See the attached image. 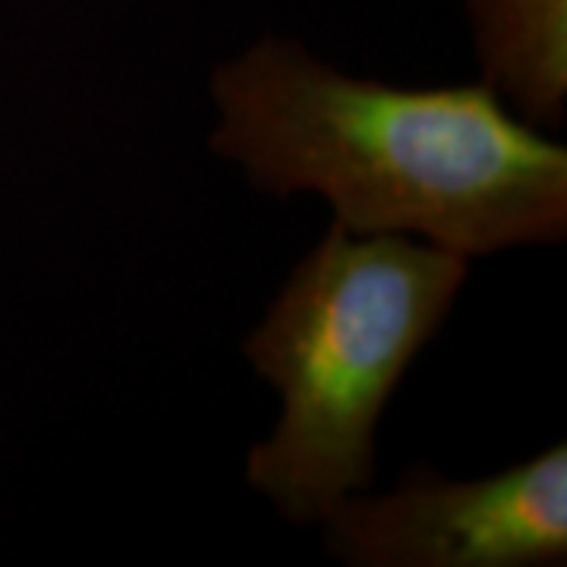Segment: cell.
<instances>
[{"instance_id": "1", "label": "cell", "mask_w": 567, "mask_h": 567, "mask_svg": "<svg viewBox=\"0 0 567 567\" xmlns=\"http://www.w3.org/2000/svg\"><path fill=\"white\" fill-rule=\"evenodd\" d=\"M212 95L215 155L271 196L319 193L353 234L416 237L464 259L565 237V145L486 80L398 89L262 39L215 70Z\"/></svg>"}, {"instance_id": "2", "label": "cell", "mask_w": 567, "mask_h": 567, "mask_svg": "<svg viewBox=\"0 0 567 567\" xmlns=\"http://www.w3.org/2000/svg\"><path fill=\"white\" fill-rule=\"evenodd\" d=\"M464 281L461 252L341 224L293 268L244 344L284 401L275 432L249 451L246 480L290 524H319L372 486L379 420Z\"/></svg>"}, {"instance_id": "3", "label": "cell", "mask_w": 567, "mask_h": 567, "mask_svg": "<svg viewBox=\"0 0 567 567\" xmlns=\"http://www.w3.org/2000/svg\"><path fill=\"white\" fill-rule=\"evenodd\" d=\"M324 546L353 567H555L567 561V447L486 480L429 466L388 495L328 507Z\"/></svg>"}, {"instance_id": "4", "label": "cell", "mask_w": 567, "mask_h": 567, "mask_svg": "<svg viewBox=\"0 0 567 567\" xmlns=\"http://www.w3.org/2000/svg\"><path fill=\"white\" fill-rule=\"evenodd\" d=\"M483 80L533 126L567 104V0H466Z\"/></svg>"}]
</instances>
